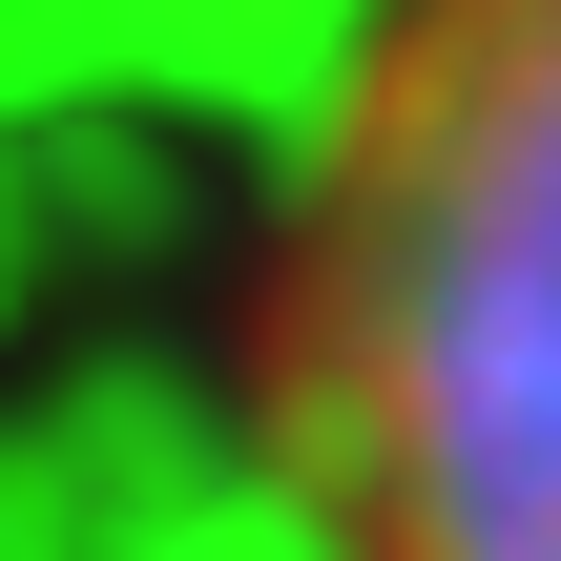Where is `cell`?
Returning a JSON list of instances; mask_svg holds the SVG:
<instances>
[{"mask_svg":"<svg viewBox=\"0 0 561 561\" xmlns=\"http://www.w3.org/2000/svg\"><path fill=\"white\" fill-rule=\"evenodd\" d=\"M271 396L333 561H561V0H375Z\"/></svg>","mask_w":561,"mask_h":561,"instance_id":"6da1fadb","label":"cell"}]
</instances>
